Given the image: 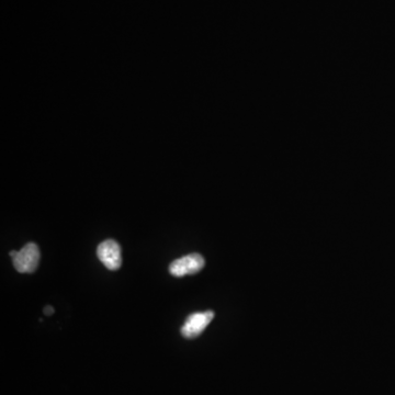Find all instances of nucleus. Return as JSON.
I'll use <instances>...</instances> for the list:
<instances>
[{"label":"nucleus","instance_id":"nucleus-5","mask_svg":"<svg viewBox=\"0 0 395 395\" xmlns=\"http://www.w3.org/2000/svg\"><path fill=\"white\" fill-rule=\"evenodd\" d=\"M53 313H54V308L52 306H45V308H44V314L45 315H52Z\"/></svg>","mask_w":395,"mask_h":395},{"label":"nucleus","instance_id":"nucleus-4","mask_svg":"<svg viewBox=\"0 0 395 395\" xmlns=\"http://www.w3.org/2000/svg\"><path fill=\"white\" fill-rule=\"evenodd\" d=\"M214 317V312L207 311L202 313H194L185 319L181 327V335L185 338H196L201 335Z\"/></svg>","mask_w":395,"mask_h":395},{"label":"nucleus","instance_id":"nucleus-3","mask_svg":"<svg viewBox=\"0 0 395 395\" xmlns=\"http://www.w3.org/2000/svg\"><path fill=\"white\" fill-rule=\"evenodd\" d=\"M99 260L112 271L120 269L122 264L121 247L115 240H106L97 248Z\"/></svg>","mask_w":395,"mask_h":395},{"label":"nucleus","instance_id":"nucleus-2","mask_svg":"<svg viewBox=\"0 0 395 395\" xmlns=\"http://www.w3.org/2000/svg\"><path fill=\"white\" fill-rule=\"evenodd\" d=\"M205 260L200 253H190L187 256L176 259L169 266V273L174 277L194 275L205 267Z\"/></svg>","mask_w":395,"mask_h":395},{"label":"nucleus","instance_id":"nucleus-1","mask_svg":"<svg viewBox=\"0 0 395 395\" xmlns=\"http://www.w3.org/2000/svg\"><path fill=\"white\" fill-rule=\"evenodd\" d=\"M14 268L20 273H33L40 262V251L34 242H27L19 251H10Z\"/></svg>","mask_w":395,"mask_h":395}]
</instances>
